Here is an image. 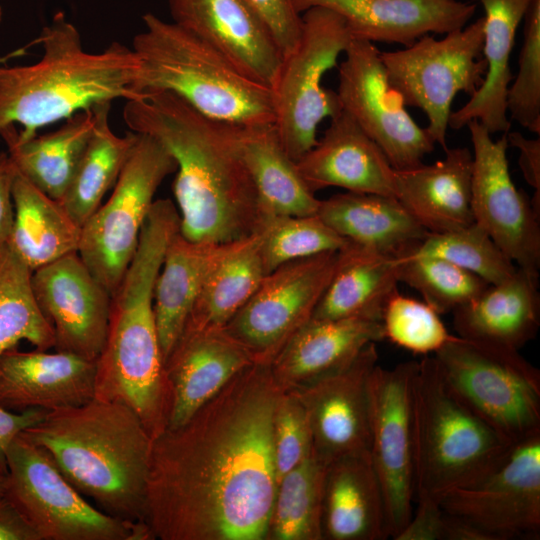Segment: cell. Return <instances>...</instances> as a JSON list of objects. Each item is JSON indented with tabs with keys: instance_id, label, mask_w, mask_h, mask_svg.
<instances>
[{
	"instance_id": "22",
	"label": "cell",
	"mask_w": 540,
	"mask_h": 540,
	"mask_svg": "<svg viewBox=\"0 0 540 540\" xmlns=\"http://www.w3.org/2000/svg\"><path fill=\"white\" fill-rule=\"evenodd\" d=\"M298 14L324 8L339 15L353 39L410 46L427 34L468 23L476 4L461 0H291Z\"/></svg>"
},
{
	"instance_id": "20",
	"label": "cell",
	"mask_w": 540,
	"mask_h": 540,
	"mask_svg": "<svg viewBox=\"0 0 540 540\" xmlns=\"http://www.w3.org/2000/svg\"><path fill=\"white\" fill-rule=\"evenodd\" d=\"M255 362L224 327L185 328L164 360L168 391L165 429L183 424L238 372Z\"/></svg>"
},
{
	"instance_id": "38",
	"label": "cell",
	"mask_w": 540,
	"mask_h": 540,
	"mask_svg": "<svg viewBox=\"0 0 540 540\" xmlns=\"http://www.w3.org/2000/svg\"><path fill=\"white\" fill-rule=\"evenodd\" d=\"M32 273L7 243L0 248V357L22 340L38 350L55 346L53 327L33 293Z\"/></svg>"
},
{
	"instance_id": "16",
	"label": "cell",
	"mask_w": 540,
	"mask_h": 540,
	"mask_svg": "<svg viewBox=\"0 0 540 540\" xmlns=\"http://www.w3.org/2000/svg\"><path fill=\"white\" fill-rule=\"evenodd\" d=\"M417 361L392 369L376 365L369 384V457L381 486L388 537L395 539L413 513L412 383Z\"/></svg>"
},
{
	"instance_id": "33",
	"label": "cell",
	"mask_w": 540,
	"mask_h": 540,
	"mask_svg": "<svg viewBox=\"0 0 540 540\" xmlns=\"http://www.w3.org/2000/svg\"><path fill=\"white\" fill-rule=\"evenodd\" d=\"M225 245L191 241L180 231L171 238L153 292L163 362L182 334L204 279Z\"/></svg>"
},
{
	"instance_id": "34",
	"label": "cell",
	"mask_w": 540,
	"mask_h": 540,
	"mask_svg": "<svg viewBox=\"0 0 540 540\" xmlns=\"http://www.w3.org/2000/svg\"><path fill=\"white\" fill-rule=\"evenodd\" d=\"M95 125L93 109L65 119L58 129L21 140L15 125L6 127L0 137L16 170L53 199L64 195L88 145Z\"/></svg>"
},
{
	"instance_id": "37",
	"label": "cell",
	"mask_w": 540,
	"mask_h": 540,
	"mask_svg": "<svg viewBox=\"0 0 540 540\" xmlns=\"http://www.w3.org/2000/svg\"><path fill=\"white\" fill-rule=\"evenodd\" d=\"M111 102L92 107L95 125L73 177L59 200L72 219L82 227L114 187L136 141L137 133L116 135L110 127Z\"/></svg>"
},
{
	"instance_id": "53",
	"label": "cell",
	"mask_w": 540,
	"mask_h": 540,
	"mask_svg": "<svg viewBox=\"0 0 540 540\" xmlns=\"http://www.w3.org/2000/svg\"><path fill=\"white\" fill-rule=\"evenodd\" d=\"M2 20H3V8L0 5V24H1Z\"/></svg>"
},
{
	"instance_id": "45",
	"label": "cell",
	"mask_w": 540,
	"mask_h": 540,
	"mask_svg": "<svg viewBox=\"0 0 540 540\" xmlns=\"http://www.w3.org/2000/svg\"><path fill=\"white\" fill-rule=\"evenodd\" d=\"M312 453V439L305 410L294 392L283 391L273 420L277 482Z\"/></svg>"
},
{
	"instance_id": "23",
	"label": "cell",
	"mask_w": 540,
	"mask_h": 540,
	"mask_svg": "<svg viewBox=\"0 0 540 540\" xmlns=\"http://www.w3.org/2000/svg\"><path fill=\"white\" fill-rule=\"evenodd\" d=\"M96 361L47 350L6 351L0 357V407L23 412L76 407L95 396Z\"/></svg>"
},
{
	"instance_id": "6",
	"label": "cell",
	"mask_w": 540,
	"mask_h": 540,
	"mask_svg": "<svg viewBox=\"0 0 540 540\" xmlns=\"http://www.w3.org/2000/svg\"><path fill=\"white\" fill-rule=\"evenodd\" d=\"M142 20L145 28L132 41L139 61L135 93L172 92L203 115L233 125L275 122L270 87L174 22L152 13Z\"/></svg>"
},
{
	"instance_id": "13",
	"label": "cell",
	"mask_w": 540,
	"mask_h": 540,
	"mask_svg": "<svg viewBox=\"0 0 540 540\" xmlns=\"http://www.w3.org/2000/svg\"><path fill=\"white\" fill-rule=\"evenodd\" d=\"M380 52L372 42L352 39L338 67L337 94L342 109L380 147L395 170L412 168L423 163L435 142L406 110Z\"/></svg>"
},
{
	"instance_id": "49",
	"label": "cell",
	"mask_w": 540,
	"mask_h": 540,
	"mask_svg": "<svg viewBox=\"0 0 540 540\" xmlns=\"http://www.w3.org/2000/svg\"><path fill=\"white\" fill-rule=\"evenodd\" d=\"M47 413L40 409L12 412L0 407V472L7 473L6 453L11 442L21 432L39 423Z\"/></svg>"
},
{
	"instance_id": "10",
	"label": "cell",
	"mask_w": 540,
	"mask_h": 540,
	"mask_svg": "<svg viewBox=\"0 0 540 540\" xmlns=\"http://www.w3.org/2000/svg\"><path fill=\"white\" fill-rule=\"evenodd\" d=\"M301 36L282 60L272 88L274 125L289 157L297 162L317 143V127L342 111L337 92L322 86V78L337 66L353 37L336 13L310 8L301 14Z\"/></svg>"
},
{
	"instance_id": "35",
	"label": "cell",
	"mask_w": 540,
	"mask_h": 540,
	"mask_svg": "<svg viewBox=\"0 0 540 540\" xmlns=\"http://www.w3.org/2000/svg\"><path fill=\"white\" fill-rule=\"evenodd\" d=\"M12 199L14 216L7 244L32 271L78 251L81 227L58 200L18 171Z\"/></svg>"
},
{
	"instance_id": "29",
	"label": "cell",
	"mask_w": 540,
	"mask_h": 540,
	"mask_svg": "<svg viewBox=\"0 0 540 540\" xmlns=\"http://www.w3.org/2000/svg\"><path fill=\"white\" fill-rule=\"evenodd\" d=\"M322 533L330 540L389 538L383 494L369 454L342 457L327 466Z\"/></svg>"
},
{
	"instance_id": "42",
	"label": "cell",
	"mask_w": 540,
	"mask_h": 540,
	"mask_svg": "<svg viewBox=\"0 0 540 540\" xmlns=\"http://www.w3.org/2000/svg\"><path fill=\"white\" fill-rule=\"evenodd\" d=\"M413 252L450 261L488 284L504 281L517 268L475 222L452 231L429 233Z\"/></svg>"
},
{
	"instance_id": "43",
	"label": "cell",
	"mask_w": 540,
	"mask_h": 540,
	"mask_svg": "<svg viewBox=\"0 0 540 540\" xmlns=\"http://www.w3.org/2000/svg\"><path fill=\"white\" fill-rule=\"evenodd\" d=\"M518 73L509 85L506 106L510 121L540 135V0H532L523 18Z\"/></svg>"
},
{
	"instance_id": "44",
	"label": "cell",
	"mask_w": 540,
	"mask_h": 540,
	"mask_svg": "<svg viewBox=\"0 0 540 540\" xmlns=\"http://www.w3.org/2000/svg\"><path fill=\"white\" fill-rule=\"evenodd\" d=\"M381 322L384 338L415 354H434L454 337L432 307L398 291L387 301Z\"/></svg>"
},
{
	"instance_id": "30",
	"label": "cell",
	"mask_w": 540,
	"mask_h": 540,
	"mask_svg": "<svg viewBox=\"0 0 540 540\" xmlns=\"http://www.w3.org/2000/svg\"><path fill=\"white\" fill-rule=\"evenodd\" d=\"M316 214L348 242L382 254L398 256L430 233L393 196L347 191L320 200Z\"/></svg>"
},
{
	"instance_id": "17",
	"label": "cell",
	"mask_w": 540,
	"mask_h": 540,
	"mask_svg": "<svg viewBox=\"0 0 540 540\" xmlns=\"http://www.w3.org/2000/svg\"><path fill=\"white\" fill-rule=\"evenodd\" d=\"M469 129L473 167L471 210L474 222L518 267L539 273L540 216L531 199L518 189L509 172L507 133L493 140L477 120Z\"/></svg>"
},
{
	"instance_id": "3",
	"label": "cell",
	"mask_w": 540,
	"mask_h": 540,
	"mask_svg": "<svg viewBox=\"0 0 540 540\" xmlns=\"http://www.w3.org/2000/svg\"><path fill=\"white\" fill-rule=\"evenodd\" d=\"M180 229L170 199L155 200L137 249L111 298L109 325L96 359L95 396L133 410L154 438L167 426L168 391L153 292L166 248Z\"/></svg>"
},
{
	"instance_id": "9",
	"label": "cell",
	"mask_w": 540,
	"mask_h": 540,
	"mask_svg": "<svg viewBox=\"0 0 540 540\" xmlns=\"http://www.w3.org/2000/svg\"><path fill=\"white\" fill-rule=\"evenodd\" d=\"M5 494L26 516L41 540H152L146 522L108 515L88 502L51 456L21 433L6 453Z\"/></svg>"
},
{
	"instance_id": "39",
	"label": "cell",
	"mask_w": 540,
	"mask_h": 540,
	"mask_svg": "<svg viewBox=\"0 0 540 540\" xmlns=\"http://www.w3.org/2000/svg\"><path fill=\"white\" fill-rule=\"evenodd\" d=\"M326 468L312 453L277 482L267 539H323Z\"/></svg>"
},
{
	"instance_id": "11",
	"label": "cell",
	"mask_w": 540,
	"mask_h": 540,
	"mask_svg": "<svg viewBox=\"0 0 540 540\" xmlns=\"http://www.w3.org/2000/svg\"><path fill=\"white\" fill-rule=\"evenodd\" d=\"M484 18L451 31L441 39L433 34L410 46L380 52L390 83L406 106L427 116V132L443 150L455 96H472L483 84L487 63L483 57Z\"/></svg>"
},
{
	"instance_id": "1",
	"label": "cell",
	"mask_w": 540,
	"mask_h": 540,
	"mask_svg": "<svg viewBox=\"0 0 540 540\" xmlns=\"http://www.w3.org/2000/svg\"><path fill=\"white\" fill-rule=\"evenodd\" d=\"M282 392L270 363L255 362L183 424L152 438L146 522L155 539H267Z\"/></svg>"
},
{
	"instance_id": "12",
	"label": "cell",
	"mask_w": 540,
	"mask_h": 540,
	"mask_svg": "<svg viewBox=\"0 0 540 540\" xmlns=\"http://www.w3.org/2000/svg\"><path fill=\"white\" fill-rule=\"evenodd\" d=\"M176 169L162 143L137 133L110 197L81 227L77 253L111 295L133 259L155 193Z\"/></svg>"
},
{
	"instance_id": "19",
	"label": "cell",
	"mask_w": 540,
	"mask_h": 540,
	"mask_svg": "<svg viewBox=\"0 0 540 540\" xmlns=\"http://www.w3.org/2000/svg\"><path fill=\"white\" fill-rule=\"evenodd\" d=\"M31 284L53 327L56 350L96 361L107 336L112 295L79 254L70 253L34 270Z\"/></svg>"
},
{
	"instance_id": "27",
	"label": "cell",
	"mask_w": 540,
	"mask_h": 540,
	"mask_svg": "<svg viewBox=\"0 0 540 540\" xmlns=\"http://www.w3.org/2000/svg\"><path fill=\"white\" fill-rule=\"evenodd\" d=\"M452 313L457 336L520 350L540 325L539 273L517 266Z\"/></svg>"
},
{
	"instance_id": "8",
	"label": "cell",
	"mask_w": 540,
	"mask_h": 540,
	"mask_svg": "<svg viewBox=\"0 0 540 540\" xmlns=\"http://www.w3.org/2000/svg\"><path fill=\"white\" fill-rule=\"evenodd\" d=\"M433 356L451 391L504 439L540 434V372L519 350L454 335Z\"/></svg>"
},
{
	"instance_id": "52",
	"label": "cell",
	"mask_w": 540,
	"mask_h": 540,
	"mask_svg": "<svg viewBox=\"0 0 540 540\" xmlns=\"http://www.w3.org/2000/svg\"><path fill=\"white\" fill-rule=\"evenodd\" d=\"M6 489V474L0 472V496L5 494Z\"/></svg>"
},
{
	"instance_id": "4",
	"label": "cell",
	"mask_w": 540,
	"mask_h": 540,
	"mask_svg": "<svg viewBox=\"0 0 540 540\" xmlns=\"http://www.w3.org/2000/svg\"><path fill=\"white\" fill-rule=\"evenodd\" d=\"M21 434L45 449L67 480L101 511L146 522L152 436L129 407L93 398L48 412Z\"/></svg>"
},
{
	"instance_id": "28",
	"label": "cell",
	"mask_w": 540,
	"mask_h": 540,
	"mask_svg": "<svg viewBox=\"0 0 540 540\" xmlns=\"http://www.w3.org/2000/svg\"><path fill=\"white\" fill-rule=\"evenodd\" d=\"M483 9L484 38L482 54L487 63L484 82L458 110L452 111L448 126L453 130L479 121L488 132L507 133L511 121L506 98L513 79L510 57L520 23L532 0H476Z\"/></svg>"
},
{
	"instance_id": "31",
	"label": "cell",
	"mask_w": 540,
	"mask_h": 540,
	"mask_svg": "<svg viewBox=\"0 0 540 540\" xmlns=\"http://www.w3.org/2000/svg\"><path fill=\"white\" fill-rule=\"evenodd\" d=\"M233 130L241 159L256 189L261 214H316L320 200L285 151L274 123L233 125Z\"/></svg>"
},
{
	"instance_id": "36",
	"label": "cell",
	"mask_w": 540,
	"mask_h": 540,
	"mask_svg": "<svg viewBox=\"0 0 540 540\" xmlns=\"http://www.w3.org/2000/svg\"><path fill=\"white\" fill-rule=\"evenodd\" d=\"M265 275L254 233L226 243L204 279L184 329L224 327L254 294Z\"/></svg>"
},
{
	"instance_id": "7",
	"label": "cell",
	"mask_w": 540,
	"mask_h": 540,
	"mask_svg": "<svg viewBox=\"0 0 540 540\" xmlns=\"http://www.w3.org/2000/svg\"><path fill=\"white\" fill-rule=\"evenodd\" d=\"M414 497L437 500L482 478L513 445L449 388L434 356L417 361L412 383Z\"/></svg>"
},
{
	"instance_id": "26",
	"label": "cell",
	"mask_w": 540,
	"mask_h": 540,
	"mask_svg": "<svg viewBox=\"0 0 540 540\" xmlns=\"http://www.w3.org/2000/svg\"><path fill=\"white\" fill-rule=\"evenodd\" d=\"M443 159L395 170V197L428 232L440 233L474 223L471 210L472 151L447 148Z\"/></svg>"
},
{
	"instance_id": "15",
	"label": "cell",
	"mask_w": 540,
	"mask_h": 540,
	"mask_svg": "<svg viewBox=\"0 0 540 540\" xmlns=\"http://www.w3.org/2000/svg\"><path fill=\"white\" fill-rule=\"evenodd\" d=\"M339 251L287 262L267 273L224 326L256 362L271 363L312 316L338 264Z\"/></svg>"
},
{
	"instance_id": "32",
	"label": "cell",
	"mask_w": 540,
	"mask_h": 540,
	"mask_svg": "<svg viewBox=\"0 0 540 540\" xmlns=\"http://www.w3.org/2000/svg\"><path fill=\"white\" fill-rule=\"evenodd\" d=\"M397 256L349 243L311 318H362L381 321L389 298L398 291Z\"/></svg>"
},
{
	"instance_id": "41",
	"label": "cell",
	"mask_w": 540,
	"mask_h": 540,
	"mask_svg": "<svg viewBox=\"0 0 540 540\" xmlns=\"http://www.w3.org/2000/svg\"><path fill=\"white\" fill-rule=\"evenodd\" d=\"M413 249L397 256L399 282L419 292L424 302L438 314L453 312L489 285L450 261L419 255Z\"/></svg>"
},
{
	"instance_id": "18",
	"label": "cell",
	"mask_w": 540,
	"mask_h": 540,
	"mask_svg": "<svg viewBox=\"0 0 540 540\" xmlns=\"http://www.w3.org/2000/svg\"><path fill=\"white\" fill-rule=\"evenodd\" d=\"M377 364L376 343H370L341 369L290 390L305 410L313 454L324 465L369 454V384Z\"/></svg>"
},
{
	"instance_id": "21",
	"label": "cell",
	"mask_w": 540,
	"mask_h": 540,
	"mask_svg": "<svg viewBox=\"0 0 540 540\" xmlns=\"http://www.w3.org/2000/svg\"><path fill=\"white\" fill-rule=\"evenodd\" d=\"M172 22L202 39L254 80L275 85L283 56L244 0H167Z\"/></svg>"
},
{
	"instance_id": "51",
	"label": "cell",
	"mask_w": 540,
	"mask_h": 540,
	"mask_svg": "<svg viewBox=\"0 0 540 540\" xmlns=\"http://www.w3.org/2000/svg\"><path fill=\"white\" fill-rule=\"evenodd\" d=\"M8 152L0 153V248L7 243L14 216L12 186L16 175Z\"/></svg>"
},
{
	"instance_id": "50",
	"label": "cell",
	"mask_w": 540,
	"mask_h": 540,
	"mask_svg": "<svg viewBox=\"0 0 540 540\" xmlns=\"http://www.w3.org/2000/svg\"><path fill=\"white\" fill-rule=\"evenodd\" d=\"M0 540H41L26 516L6 494L0 496Z\"/></svg>"
},
{
	"instance_id": "5",
	"label": "cell",
	"mask_w": 540,
	"mask_h": 540,
	"mask_svg": "<svg viewBox=\"0 0 540 540\" xmlns=\"http://www.w3.org/2000/svg\"><path fill=\"white\" fill-rule=\"evenodd\" d=\"M37 42L43 49L37 62L0 67V133L20 124L17 136L25 140L98 103L141 97L133 90L139 61L132 48L113 42L101 52L86 51L63 12L43 27Z\"/></svg>"
},
{
	"instance_id": "25",
	"label": "cell",
	"mask_w": 540,
	"mask_h": 540,
	"mask_svg": "<svg viewBox=\"0 0 540 540\" xmlns=\"http://www.w3.org/2000/svg\"><path fill=\"white\" fill-rule=\"evenodd\" d=\"M383 338L381 321L310 318L271 361V371L283 391L291 390L341 369Z\"/></svg>"
},
{
	"instance_id": "2",
	"label": "cell",
	"mask_w": 540,
	"mask_h": 540,
	"mask_svg": "<svg viewBox=\"0 0 540 540\" xmlns=\"http://www.w3.org/2000/svg\"><path fill=\"white\" fill-rule=\"evenodd\" d=\"M123 119L131 131L157 139L175 159L173 193L185 238L222 244L255 232L259 201L233 124L211 119L167 91L126 101Z\"/></svg>"
},
{
	"instance_id": "14",
	"label": "cell",
	"mask_w": 540,
	"mask_h": 540,
	"mask_svg": "<svg viewBox=\"0 0 540 540\" xmlns=\"http://www.w3.org/2000/svg\"><path fill=\"white\" fill-rule=\"evenodd\" d=\"M490 540L536 539L540 533V434L514 443L482 478L437 500Z\"/></svg>"
},
{
	"instance_id": "46",
	"label": "cell",
	"mask_w": 540,
	"mask_h": 540,
	"mask_svg": "<svg viewBox=\"0 0 540 540\" xmlns=\"http://www.w3.org/2000/svg\"><path fill=\"white\" fill-rule=\"evenodd\" d=\"M415 502L409 522L394 540H490L475 526L445 511L436 500Z\"/></svg>"
},
{
	"instance_id": "24",
	"label": "cell",
	"mask_w": 540,
	"mask_h": 540,
	"mask_svg": "<svg viewBox=\"0 0 540 540\" xmlns=\"http://www.w3.org/2000/svg\"><path fill=\"white\" fill-rule=\"evenodd\" d=\"M296 165L313 193L334 186L349 192L395 197L394 168L343 109L331 118L322 138Z\"/></svg>"
},
{
	"instance_id": "48",
	"label": "cell",
	"mask_w": 540,
	"mask_h": 540,
	"mask_svg": "<svg viewBox=\"0 0 540 540\" xmlns=\"http://www.w3.org/2000/svg\"><path fill=\"white\" fill-rule=\"evenodd\" d=\"M508 145L519 151V167L526 183L533 188L531 203L540 216V138H526L520 132H507Z\"/></svg>"
},
{
	"instance_id": "47",
	"label": "cell",
	"mask_w": 540,
	"mask_h": 540,
	"mask_svg": "<svg viewBox=\"0 0 540 540\" xmlns=\"http://www.w3.org/2000/svg\"><path fill=\"white\" fill-rule=\"evenodd\" d=\"M261 18L283 58L298 45L302 20L291 0H244Z\"/></svg>"
},
{
	"instance_id": "40",
	"label": "cell",
	"mask_w": 540,
	"mask_h": 540,
	"mask_svg": "<svg viewBox=\"0 0 540 540\" xmlns=\"http://www.w3.org/2000/svg\"><path fill=\"white\" fill-rule=\"evenodd\" d=\"M254 234L266 274L287 262L339 251L350 243L317 214L262 213Z\"/></svg>"
}]
</instances>
